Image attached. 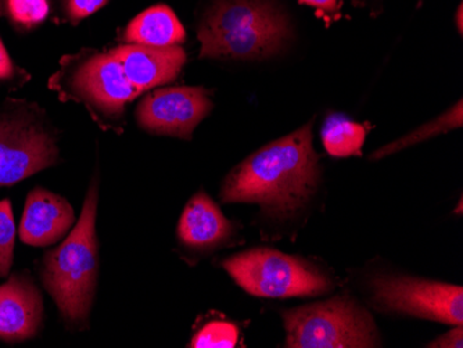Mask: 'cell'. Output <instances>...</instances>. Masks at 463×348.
<instances>
[{
	"label": "cell",
	"mask_w": 463,
	"mask_h": 348,
	"mask_svg": "<svg viewBox=\"0 0 463 348\" xmlns=\"http://www.w3.org/2000/svg\"><path fill=\"white\" fill-rule=\"evenodd\" d=\"M319 155L312 147L311 122L250 155L229 174L221 192L225 202H257L290 214L314 193Z\"/></svg>",
	"instance_id": "obj_1"
},
{
	"label": "cell",
	"mask_w": 463,
	"mask_h": 348,
	"mask_svg": "<svg viewBox=\"0 0 463 348\" xmlns=\"http://www.w3.org/2000/svg\"><path fill=\"white\" fill-rule=\"evenodd\" d=\"M288 33L285 18L264 0H217L199 27L200 56L264 59L278 52Z\"/></svg>",
	"instance_id": "obj_2"
},
{
	"label": "cell",
	"mask_w": 463,
	"mask_h": 348,
	"mask_svg": "<svg viewBox=\"0 0 463 348\" xmlns=\"http://www.w3.org/2000/svg\"><path fill=\"white\" fill-rule=\"evenodd\" d=\"M98 189L90 186L82 214L64 243L49 251L43 259L42 279L67 321L77 324L87 319L95 295L98 277L96 244Z\"/></svg>",
	"instance_id": "obj_3"
},
{
	"label": "cell",
	"mask_w": 463,
	"mask_h": 348,
	"mask_svg": "<svg viewBox=\"0 0 463 348\" xmlns=\"http://www.w3.org/2000/svg\"><path fill=\"white\" fill-rule=\"evenodd\" d=\"M291 348H358L379 344L371 315L355 301L335 297L283 314Z\"/></svg>",
	"instance_id": "obj_4"
},
{
	"label": "cell",
	"mask_w": 463,
	"mask_h": 348,
	"mask_svg": "<svg viewBox=\"0 0 463 348\" xmlns=\"http://www.w3.org/2000/svg\"><path fill=\"white\" fill-rule=\"evenodd\" d=\"M223 268L250 295L283 298L329 292L332 282L317 267L269 249H254L223 261Z\"/></svg>",
	"instance_id": "obj_5"
},
{
	"label": "cell",
	"mask_w": 463,
	"mask_h": 348,
	"mask_svg": "<svg viewBox=\"0 0 463 348\" xmlns=\"http://www.w3.org/2000/svg\"><path fill=\"white\" fill-rule=\"evenodd\" d=\"M51 87L62 99L82 101L100 119L121 116L125 105L140 93L110 52L67 57Z\"/></svg>",
	"instance_id": "obj_6"
},
{
	"label": "cell",
	"mask_w": 463,
	"mask_h": 348,
	"mask_svg": "<svg viewBox=\"0 0 463 348\" xmlns=\"http://www.w3.org/2000/svg\"><path fill=\"white\" fill-rule=\"evenodd\" d=\"M373 301L383 310L410 314L443 324H462L460 286L407 277H377L371 282Z\"/></svg>",
	"instance_id": "obj_7"
},
{
	"label": "cell",
	"mask_w": 463,
	"mask_h": 348,
	"mask_svg": "<svg viewBox=\"0 0 463 348\" xmlns=\"http://www.w3.org/2000/svg\"><path fill=\"white\" fill-rule=\"evenodd\" d=\"M56 160L53 137L36 122L0 117V186L14 185Z\"/></svg>",
	"instance_id": "obj_8"
},
{
	"label": "cell",
	"mask_w": 463,
	"mask_h": 348,
	"mask_svg": "<svg viewBox=\"0 0 463 348\" xmlns=\"http://www.w3.org/2000/svg\"><path fill=\"white\" fill-rule=\"evenodd\" d=\"M212 108L204 88H168L146 96L137 116L146 131L189 139Z\"/></svg>",
	"instance_id": "obj_9"
},
{
	"label": "cell",
	"mask_w": 463,
	"mask_h": 348,
	"mask_svg": "<svg viewBox=\"0 0 463 348\" xmlns=\"http://www.w3.org/2000/svg\"><path fill=\"white\" fill-rule=\"evenodd\" d=\"M110 53L140 92L173 82L186 63V53L179 45L157 48L129 43L113 49Z\"/></svg>",
	"instance_id": "obj_10"
},
{
	"label": "cell",
	"mask_w": 463,
	"mask_h": 348,
	"mask_svg": "<svg viewBox=\"0 0 463 348\" xmlns=\"http://www.w3.org/2000/svg\"><path fill=\"white\" fill-rule=\"evenodd\" d=\"M41 296L23 275H13L0 286V339L21 342L35 336L42 322Z\"/></svg>",
	"instance_id": "obj_11"
},
{
	"label": "cell",
	"mask_w": 463,
	"mask_h": 348,
	"mask_svg": "<svg viewBox=\"0 0 463 348\" xmlns=\"http://www.w3.org/2000/svg\"><path fill=\"white\" fill-rule=\"evenodd\" d=\"M74 220V210L66 199L46 189H33L21 220V240L36 248L51 246L66 235Z\"/></svg>",
	"instance_id": "obj_12"
},
{
	"label": "cell",
	"mask_w": 463,
	"mask_h": 348,
	"mask_svg": "<svg viewBox=\"0 0 463 348\" xmlns=\"http://www.w3.org/2000/svg\"><path fill=\"white\" fill-rule=\"evenodd\" d=\"M232 223L207 194L197 193L187 202L179 221L178 236L186 246L214 248L232 235Z\"/></svg>",
	"instance_id": "obj_13"
},
{
	"label": "cell",
	"mask_w": 463,
	"mask_h": 348,
	"mask_svg": "<svg viewBox=\"0 0 463 348\" xmlns=\"http://www.w3.org/2000/svg\"><path fill=\"white\" fill-rule=\"evenodd\" d=\"M124 41L135 45L178 46L186 38L184 25L168 6L158 5L135 17L124 31Z\"/></svg>",
	"instance_id": "obj_14"
},
{
	"label": "cell",
	"mask_w": 463,
	"mask_h": 348,
	"mask_svg": "<svg viewBox=\"0 0 463 348\" xmlns=\"http://www.w3.org/2000/svg\"><path fill=\"white\" fill-rule=\"evenodd\" d=\"M365 127L343 116H330L322 129L326 152L333 157L358 155L366 139Z\"/></svg>",
	"instance_id": "obj_15"
},
{
	"label": "cell",
	"mask_w": 463,
	"mask_h": 348,
	"mask_svg": "<svg viewBox=\"0 0 463 348\" xmlns=\"http://www.w3.org/2000/svg\"><path fill=\"white\" fill-rule=\"evenodd\" d=\"M460 126H462V101H458L457 106L452 108L449 113L439 117L436 121L429 122L426 126L420 127V128L416 129L415 132L408 135V136L402 137V139L397 140V142L390 143L383 149L374 153L372 157H386V155L398 152V150L405 149V147L411 146V145L422 142V140L429 139V137L436 136L437 134H441V132H446L449 129Z\"/></svg>",
	"instance_id": "obj_16"
},
{
	"label": "cell",
	"mask_w": 463,
	"mask_h": 348,
	"mask_svg": "<svg viewBox=\"0 0 463 348\" xmlns=\"http://www.w3.org/2000/svg\"><path fill=\"white\" fill-rule=\"evenodd\" d=\"M51 13L49 0H0V17L20 30H33L45 22Z\"/></svg>",
	"instance_id": "obj_17"
},
{
	"label": "cell",
	"mask_w": 463,
	"mask_h": 348,
	"mask_svg": "<svg viewBox=\"0 0 463 348\" xmlns=\"http://www.w3.org/2000/svg\"><path fill=\"white\" fill-rule=\"evenodd\" d=\"M238 327L235 324L228 322H212L205 324L202 331L197 332L196 336L192 339L191 347H235L238 344Z\"/></svg>",
	"instance_id": "obj_18"
},
{
	"label": "cell",
	"mask_w": 463,
	"mask_h": 348,
	"mask_svg": "<svg viewBox=\"0 0 463 348\" xmlns=\"http://www.w3.org/2000/svg\"><path fill=\"white\" fill-rule=\"evenodd\" d=\"M15 223L9 200L0 202V277L9 274L14 251Z\"/></svg>",
	"instance_id": "obj_19"
},
{
	"label": "cell",
	"mask_w": 463,
	"mask_h": 348,
	"mask_svg": "<svg viewBox=\"0 0 463 348\" xmlns=\"http://www.w3.org/2000/svg\"><path fill=\"white\" fill-rule=\"evenodd\" d=\"M109 0H53L57 14L71 24H77L83 18L90 17L106 6Z\"/></svg>",
	"instance_id": "obj_20"
},
{
	"label": "cell",
	"mask_w": 463,
	"mask_h": 348,
	"mask_svg": "<svg viewBox=\"0 0 463 348\" xmlns=\"http://www.w3.org/2000/svg\"><path fill=\"white\" fill-rule=\"evenodd\" d=\"M429 347L439 348H462L463 347V331L462 324H458L444 336L439 337L429 344Z\"/></svg>",
	"instance_id": "obj_21"
},
{
	"label": "cell",
	"mask_w": 463,
	"mask_h": 348,
	"mask_svg": "<svg viewBox=\"0 0 463 348\" xmlns=\"http://www.w3.org/2000/svg\"><path fill=\"white\" fill-rule=\"evenodd\" d=\"M15 67L0 39V80H9L14 77Z\"/></svg>",
	"instance_id": "obj_22"
},
{
	"label": "cell",
	"mask_w": 463,
	"mask_h": 348,
	"mask_svg": "<svg viewBox=\"0 0 463 348\" xmlns=\"http://www.w3.org/2000/svg\"><path fill=\"white\" fill-rule=\"evenodd\" d=\"M300 2L327 13V14H335L342 6V0H300Z\"/></svg>",
	"instance_id": "obj_23"
},
{
	"label": "cell",
	"mask_w": 463,
	"mask_h": 348,
	"mask_svg": "<svg viewBox=\"0 0 463 348\" xmlns=\"http://www.w3.org/2000/svg\"><path fill=\"white\" fill-rule=\"evenodd\" d=\"M458 28L462 33V6H459V10H458Z\"/></svg>",
	"instance_id": "obj_24"
}]
</instances>
